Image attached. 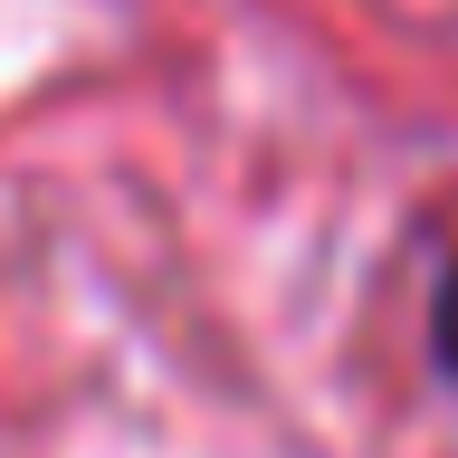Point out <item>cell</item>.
<instances>
[{
	"instance_id": "6da1fadb",
	"label": "cell",
	"mask_w": 458,
	"mask_h": 458,
	"mask_svg": "<svg viewBox=\"0 0 458 458\" xmlns=\"http://www.w3.org/2000/svg\"><path fill=\"white\" fill-rule=\"evenodd\" d=\"M429 353H439V372L458 382V267H449V286H439V315H429Z\"/></svg>"
}]
</instances>
